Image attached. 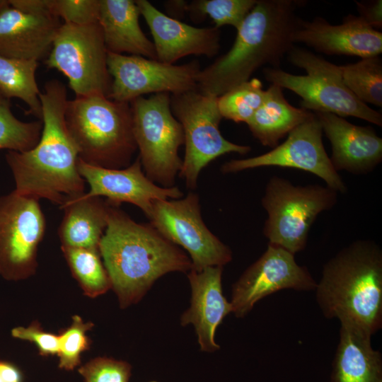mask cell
<instances>
[{"mask_svg":"<svg viewBox=\"0 0 382 382\" xmlns=\"http://www.w3.org/2000/svg\"><path fill=\"white\" fill-rule=\"evenodd\" d=\"M147 218L150 224L172 243L190 255L192 269L222 266L232 260V251L204 222L199 197L193 192L179 199L156 200Z\"/></svg>","mask_w":382,"mask_h":382,"instance_id":"cell-11","label":"cell"},{"mask_svg":"<svg viewBox=\"0 0 382 382\" xmlns=\"http://www.w3.org/2000/svg\"><path fill=\"white\" fill-rule=\"evenodd\" d=\"M21 371L11 362L0 361V382H22Z\"/></svg>","mask_w":382,"mask_h":382,"instance_id":"cell-37","label":"cell"},{"mask_svg":"<svg viewBox=\"0 0 382 382\" xmlns=\"http://www.w3.org/2000/svg\"><path fill=\"white\" fill-rule=\"evenodd\" d=\"M322 136L321 125L314 114L271 151L254 157L226 161L221 165V171L224 174L234 173L265 166L296 168L313 173L323 180L328 187L345 193L346 184L333 168Z\"/></svg>","mask_w":382,"mask_h":382,"instance_id":"cell-14","label":"cell"},{"mask_svg":"<svg viewBox=\"0 0 382 382\" xmlns=\"http://www.w3.org/2000/svg\"><path fill=\"white\" fill-rule=\"evenodd\" d=\"M265 96L261 81L252 78L218 97L219 112L222 118L248 124L262 103Z\"/></svg>","mask_w":382,"mask_h":382,"instance_id":"cell-30","label":"cell"},{"mask_svg":"<svg viewBox=\"0 0 382 382\" xmlns=\"http://www.w3.org/2000/svg\"><path fill=\"white\" fill-rule=\"evenodd\" d=\"M59 208L64 210L58 228L62 246L98 248L108 225L107 200L85 192L66 198Z\"/></svg>","mask_w":382,"mask_h":382,"instance_id":"cell-24","label":"cell"},{"mask_svg":"<svg viewBox=\"0 0 382 382\" xmlns=\"http://www.w3.org/2000/svg\"><path fill=\"white\" fill-rule=\"evenodd\" d=\"M360 16L369 26L378 30L382 28V1H355Z\"/></svg>","mask_w":382,"mask_h":382,"instance_id":"cell-36","label":"cell"},{"mask_svg":"<svg viewBox=\"0 0 382 382\" xmlns=\"http://www.w3.org/2000/svg\"><path fill=\"white\" fill-rule=\"evenodd\" d=\"M39 62L32 59L0 55V93L6 98H17L28 107L25 112L41 120L42 106L35 73Z\"/></svg>","mask_w":382,"mask_h":382,"instance_id":"cell-26","label":"cell"},{"mask_svg":"<svg viewBox=\"0 0 382 382\" xmlns=\"http://www.w3.org/2000/svg\"><path fill=\"white\" fill-rule=\"evenodd\" d=\"M313 116V112L291 105L282 88L271 84L265 91L262 103L247 125L262 146L273 149L282 138Z\"/></svg>","mask_w":382,"mask_h":382,"instance_id":"cell-25","label":"cell"},{"mask_svg":"<svg viewBox=\"0 0 382 382\" xmlns=\"http://www.w3.org/2000/svg\"><path fill=\"white\" fill-rule=\"evenodd\" d=\"M139 9L133 0H100L98 23L108 52L156 59L153 42L141 30Z\"/></svg>","mask_w":382,"mask_h":382,"instance_id":"cell-22","label":"cell"},{"mask_svg":"<svg viewBox=\"0 0 382 382\" xmlns=\"http://www.w3.org/2000/svg\"><path fill=\"white\" fill-rule=\"evenodd\" d=\"M222 266L208 267L187 274L191 287L190 306L181 316L182 325L192 324L200 349L214 352L220 349L215 342V332L232 306L222 291Z\"/></svg>","mask_w":382,"mask_h":382,"instance_id":"cell-21","label":"cell"},{"mask_svg":"<svg viewBox=\"0 0 382 382\" xmlns=\"http://www.w3.org/2000/svg\"><path fill=\"white\" fill-rule=\"evenodd\" d=\"M166 11L170 17H181L187 12L188 3L185 1H168L165 4Z\"/></svg>","mask_w":382,"mask_h":382,"instance_id":"cell-38","label":"cell"},{"mask_svg":"<svg viewBox=\"0 0 382 382\" xmlns=\"http://www.w3.org/2000/svg\"><path fill=\"white\" fill-rule=\"evenodd\" d=\"M107 64L112 78L108 98L127 103L149 93L175 95L196 90L201 70L196 60L175 65L111 52H108Z\"/></svg>","mask_w":382,"mask_h":382,"instance_id":"cell-12","label":"cell"},{"mask_svg":"<svg viewBox=\"0 0 382 382\" xmlns=\"http://www.w3.org/2000/svg\"><path fill=\"white\" fill-rule=\"evenodd\" d=\"M62 24L50 13L25 12L9 3L0 11V55L37 62L45 59Z\"/></svg>","mask_w":382,"mask_h":382,"instance_id":"cell-20","label":"cell"},{"mask_svg":"<svg viewBox=\"0 0 382 382\" xmlns=\"http://www.w3.org/2000/svg\"><path fill=\"white\" fill-rule=\"evenodd\" d=\"M313 113L331 144L330 159L337 172L367 174L381 163L382 139L373 127L352 124L330 112Z\"/></svg>","mask_w":382,"mask_h":382,"instance_id":"cell-19","label":"cell"},{"mask_svg":"<svg viewBox=\"0 0 382 382\" xmlns=\"http://www.w3.org/2000/svg\"><path fill=\"white\" fill-rule=\"evenodd\" d=\"M80 175L90 186L88 196L105 197L108 203L120 207L130 203L147 216L156 200L179 199L183 192L176 186L165 187L156 185L144 173L139 156L124 168H106L77 161Z\"/></svg>","mask_w":382,"mask_h":382,"instance_id":"cell-16","label":"cell"},{"mask_svg":"<svg viewBox=\"0 0 382 382\" xmlns=\"http://www.w3.org/2000/svg\"><path fill=\"white\" fill-rule=\"evenodd\" d=\"M257 0H195L188 3L187 12L195 21L209 17L214 27L230 25L238 29Z\"/></svg>","mask_w":382,"mask_h":382,"instance_id":"cell-31","label":"cell"},{"mask_svg":"<svg viewBox=\"0 0 382 382\" xmlns=\"http://www.w3.org/2000/svg\"><path fill=\"white\" fill-rule=\"evenodd\" d=\"M100 0H49L50 12L65 23L87 25L98 22Z\"/></svg>","mask_w":382,"mask_h":382,"instance_id":"cell-33","label":"cell"},{"mask_svg":"<svg viewBox=\"0 0 382 382\" xmlns=\"http://www.w3.org/2000/svg\"><path fill=\"white\" fill-rule=\"evenodd\" d=\"M317 282L294 255L268 244L266 250L233 284L231 304L237 318L245 316L265 296L283 289L315 290Z\"/></svg>","mask_w":382,"mask_h":382,"instance_id":"cell-15","label":"cell"},{"mask_svg":"<svg viewBox=\"0 0 382 382\" xmlns=\"http://www.w3.org/2000/svg\"><path fill=\"white\" fill-rule=\"evenodd\" d=\"M316 299L327 318L371 335L382 328V250L373 241L357 240L324 265Z\"/></svg>","mask_w":382,"mask_h":382,"instance_id":"cell-4","label":"cell"},{"mask_svg":"<svg viewBox=\"0 0 382 382\" xmlns=\"http://www.w3.org/2000/svg\"><path fill=\"white\" fill-rule=\"evenodd\" d=\"M129 104L134 137L145 175L160 186H175L183 163L178 150L184 144V133L172 112L170 94L139 97Z\"/></svg>","mask_w":382,"mask_h":382,"instance_id":"cell-8","label":"cell"},{"mask_svg":"<svg viewBox=\"0 0 382 382\" xmlns=\"http://www.w3.org/2000/svg\"><path fill=\"white\" fill-rule=\"evenodd\" d=\"M45 230L38 199L14 190L0 196V274L16 279L32 273Z\"/></svg>","mask_w":382,"mask_h":382,"instance_id":"cell-13","label":"cell"},{"mask_svg":"<svg viewBox=\"0 0 382 382\" xmlns=\"http://www.w3.org/2000/svg\"><path fill=\"white\" fill-rule=\"evenodd\" d=\"M85 382H128L130 366L109 358H97L81 367Z\"/></svg>","mask_w":382,"mask_h":382,"instance_id":"cell-34","label":"cell"},{"mask_svg":"<svg viewBox=\"0 0 382 382\" xmlns=\"http://www.w3.org/2000/svg\"><path fill=\"white\" fill-rule=\"evenodd\" d=\"M93 326L91 323H84L79 316L73 317V322L59 337V366L66 370H72L80 364V357L88 348L86 331Z\"/></svg>","mask_w":382,"mask_h":382,"instance_id":"cell-32","label":"cell"},{"mask_svg":"<svg viewBox=\"0 0 382 382\" xmlns=\"http://www.w3.org/2000/svg\"><path fill=\"white\" fill-rule=\"evenodd\" d=\"M64 117L79 158L96 166L120 169L137 150L130 104L103 95L68 100Z\"/></svg>","mask_w":382,"mask_h":382,"instance_id":"cell-5","label":"cell"},{"mask_svg":"<svg viewBox=\"0 0 382 382\" xmlns=\"http://www.w3.org/2000/svg\"><path fill=\"white\" fill-rule=\"evenodd\" d=\"M217 99L197 89L170 95L172 112L184 133L185 155L178 175L190 190L197 187L200 172L216 158L228 153L245 155L251 150L223 137Z\"/></svg>","mask_w":382,"mask_h":382,"instance_id":"cell-9","label":"cell"},{"mask_svg":"<svg viewBox=\"0 0 382 382\" xmlns=\"http://www.w3.org/2000/svg\"><path fill=\"white\" fill-rule=\"evenodd\" d=\"M11 335L15 338L35 343L42 355H53L59 352V336L43 331L36 325L14 328Z\"/></svg>","mask_w":382,"mask_h":382,"instance_id":"cell-35","label":"cell"},{"mask_svg":"<svg viewBox=\"0 0 382 382\" xmlns=\"http://www.w3.org/2000/svg\"><path fill=\"white\" fill-rule=\"evenodd\" d=\"M135 1L152 35L157 60L174 64L186 56L211 58L219 52V28L194 27L162 13L147 0Z\"/></svg>","mask_w":382,"mask_h":382,"instance_id":"cell-17","label":"cell"},{"mask_svg":"<svg viewBox=\"0 0 382 382\" xmlns=\"http://www.w3.org/2000/svg\"><path fill=\"white\" fill-rule=\"evenodd\" d=\"M98 250L122 306L141 299L164 274L192 269L190 257L150 224L136 222L110 204Z\"/></svg>","mask_w":382,"mask_h":382,"instance_id":"cell-3","label":"cell"},{"mask_svg":"<svg viewBox=\"0 0 382 382\" xmlns=\"http://www.w3.org/2000/svg\"><path fill=\"white\" fill-rule=\"evenodd\" d=\"M42 130L41 120L23 122L11 111V100L0 93V149L24 152L39 141Z\"/></svg>","mask_w":382,"mask_h":382,"instance_id":"cell-29","label":"cell"},{"mask_svg":"<svg viewBox=\"0 0 382 382\" xmlns=\"http://www.w3.org/2000/svg\"><path fill=\"white\" fill-rule=\"evenodd\" d=\"M299 0H257L237 29L231 49L199 71L197 89L219 97L250 79L260 67L278 68L294 45Z\"/></svg>","mask_w":382,"mask_h":382,"instance_id":"cell-2","label":"cell"},{"mask_svg":"<svg viewBox=\"0 0 382 382\" xmlns=\"http://www.w3.org/2000/svg\"><path fill=\"white\" fill-rule=\"evenodd\" d=\"M344 83L361 101L382 107V60L379 56L362 58L341 66Z\"/></svg>","mask_w":382,"mask_h":382,"instance_id":"cell-27","label":"cell"},{"mask_svg":"<svg viewBox=\"0 0 382 382\" xmlns=\"http://www.w3.org/2000/svg\"><path fill=\"white\" fill-rule=\"evenodd\" d=\"M337 192L318 184L295 185L272 176L261 199L267 213L263 234L268 244L295 255L305 249L308 233L318 216L337 203Z\"/></svg>","mask_w":382,"mask_h":382,"instance_id":"cell-7","label":"cell"},{"mask_svg":"<svg viewBox=\"0 0 382 382\" xmlns=\"http://www.w3.org/2000/svg\"><path fill=\"white\" fill-rule=\"evenodd\" d=\"M371 337L357 327L340 324L330 382H382V357L372 348Z\"/></svg>","mask_w":382,"mask_h":382,"instance_id":"cell-23","label":"cell"},{"mask_svg":"<svg viewBox=\"0 0 382 382\" xmlns=\"http://www.w3.org/2000/svg\"><path fill=\"white\" fill-rule=\"evenodd\" d=\"M294 42L303 43L316 52L329 55L362 58L382 52V33L369 26L360 16L352 14L338 25L323 17L301 20L293 36Z\"/></svg>","mask_w":382,"mask_h":382,"instance_id":"cell-18","label":"cell"},{"mask_svg":"<svg viewBox=\"0 0 382 382\" xmlns=\"http://www.w3.org/2000/svg\"><path fill=\"white\" fill-rule=\"evenodd\" d=\"M151 382H156V381H151Z\"/></svg>","mask_w":382,"mask_h":382,"instance_id":"cell-39","label":"cell"},{"mask_svg":"<svg viewBox=\"0 0 382 382\" xmlns=\"http://www.w3.org/2000/svg\"><path fill=\"white\" fill-rule=\"evenodd\" d=\"M108 51L98 22L87 25L62 23L45 59L48 69L62 73L76 97H108L112 78Z\"/></svg>","mask_w":382,"mask_h":382,"instance_id":"cell-10","label":"cell"},{"mask_svg":"<svg viewBox=\"0 0 382 382\" xmlns=\"http://www.w3.org/2000/svg\"><path fill=\"white\" fill-rule=\"evenodd\" d=\"M289 62L303 69L306 74L296 75L279 67H265V79L271 84L289 89L301 98V108L340 117H357L382 126V115L359 100L344 83L341 66L332 64L310 50L293 46Z\"/></svg>","mask_w":382,"mask_h":382,"instance_id":"cell-6","label":"cell"},{"mask_svg":"<svg viewBox=\"0 0 382 382\" xmlns=\"http://www.w3.org/2000/svg\"><path fill=\"white\" fill-rule=\"evenodd\" d=\"M40 100L42 130L38 143L27 151H8L5 158L16 193L61 207L66 198L85 193L77 168L79 149L64 117L66 88L57 79L48 81Z\"/></svg>","mask_w":382,"mask_h":382,"instance_id":"cell-1","label":"cell"},{"mask_svg":"<svg viewBox=\"0 0 382 382\" xmlns=\"http://www.w3.org/2000/svg\"><path fill=\"white\" fill-rule=\"evenodd\" d=\"M62 250L71 271L88 294H101L112 286L98 248L62 246Z\"/></svg>","mask_w":382,"mask_h":382,"instance_id":"cell-28","label":"cell"}]
</instances>
